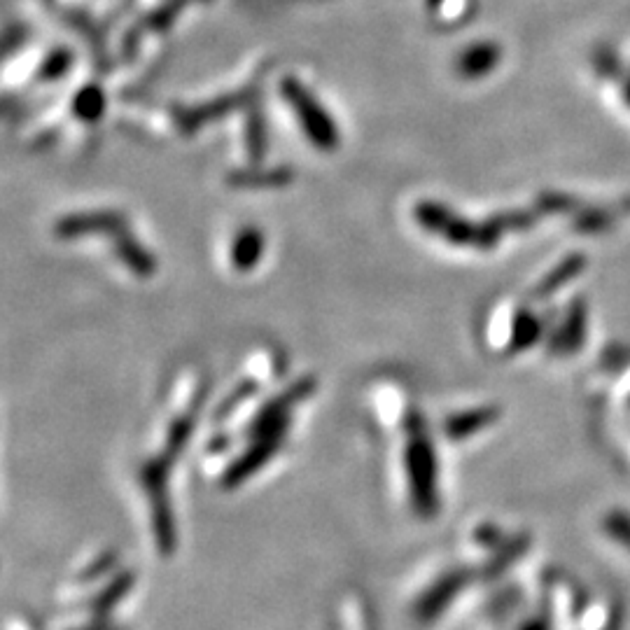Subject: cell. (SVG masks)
Returning <instances> with one entry per match:
<instances>
[{
    "instance_id": "6da1fadb",
    "label": "cell",
    "mask_w": 630,
    "mask_h": 630,
    "mask_svg": "<svg viewBox=\"0 0 630 630\" xmlns=\"http://www.w3.org/2000/svg\"><path fill=\"white\" fill-rule=\"evenodd\" d=\"M411 441H409V476L413 483V502L423 516L434 514L437 509V495H434V455L432 444L425 437L423 420L418 413L409 418Z\"/></svg>"
},
{
    "instance_id": "52a82bcc",
    "label": "cell",
    "mask_w": 630,
    "mask_h": 630,
    "mask_svg": "<svg viewBox=\"0 0 630 630\" xmlns=\"http://www.w3.org/2000/svg\"><path fill=\"white\" fill-rule=\"evenodd\" d=\"M255 390H257V385H255V383H243L241 388L234 390V395H231V397L227 399V402H222V406H220V413H217V416H229V413L234 411L238 404L245 402V399H248Z\"/></svg>"
},
{
    "instance_id": "7a4b0ae2",
    "label": "cell",
    "mask_w": 630,
    "mask_h": 630,
    "mask_svg": "<svg viewBox=\"0 0 630 630\" xmlns=\"http://www.w3.org/2000/svg\"><path fill=\"white\" fill-rule=\"evenodd\" d=\"M283 96L285 101L292 105L297 117L304 124V129L308 133V138L313 140L315 145L325 147V150H332V147L339 143V133H336L332 119L325 115L322 105L315 101L304 84L294 77H285L283 80Z\"/></svg>"
},
{
    "instance_id": "5b68a950",
    "label": "cell",
    "mask_w": 630,
    "mask_h": 630,
    "mask_svg": "<svg viewBox=\"0 0 630 630\" xmlns=\"http://www.w3.org/2000/svg\"><path fill=\"white\" fill-rule=\"evenodd\" d=\"M495 49L490 45H481L472 49V52H467L465 56L460 59V70L469 77H476L479 73H483V70H488L490 66L495 63Z\"/></svg>"
},
{
    "instance_id": "8992f818",
    "label": "cell",
    "mask_w": 630,
    "mask_h": 630,
    "mask_svg": "<svg viewBox=\"0 0 630 630\" xmlns=\"http://www.w3.org/2000/svg\"><path fill=\"white\" fill-rule=\"evenodd\" d=\"M75 110L77 115L84 119H98L103 112V94L98 87L82 89L75 98Z\"/></svg>"
},
{
    "instance_id": "3957f363",
    "label": "cell",
    "mask_w": 630,
    "mask_h": 630,
    "mask_svg": "<svg viewBox=\"0 0 630 630\" xmlns=\"http://www.w3.org/2000/svg\"><path fill=\"white\" fill-rule=\"evenodd\" d=\"M283 439V434H276V437H264V439H259V444L255 446V448H250L248 453L245 455H241V458H238L234 465L229 467V472H227V476H224L222 479V483L227 488H234L236 483H241L243 479H248L250 474H255L259 467L264 465L266 460L271 458L273 453L278 451V441Z\"/></svg>"
},
{
    "instance_id": "277c9868",
    "label": "cell",
    "mask_w": 630,
    "mask_h": 630,
    "mask_svg": "<svg viewBox=\"0 0 630 630\" xmlns=\"http://www.w3.org/2000/svg\"><path fill=\"white\" fill-rule=\"evenodd\" d=\"M262 250H264V236L252 227L243 229L236 238L234 250H231V259H234V266L238 271H248L257 264Z\"/></svg>"
}]
</instances>
